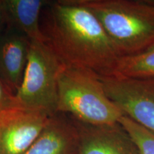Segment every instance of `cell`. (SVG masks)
Here are the masks:
<instances>
[{
    "label": "cell",
    "mask_w": 154,
    "mask_h": 154,
    "mask_svg": "<svg viewBox=\"0 0 154 154\" xmlns=\"http://www.w3.org/2000/svg\"><path fill=\"white\" fill-rule=\"evenodd\" d=\"M100 79L108 96L124 114L154 133V79L115 76H100Z\"/></svg>",
    "instance_id": "obj_5"
},
{
    "label": "cell",
    "mask_w": 154,
    "mask_h": 154,
    "mask_svg": "<svg viewBox=\"0 0 154 154\" xmlns=\"http://www.w3.org/2000/svg\"><path fill=\"white\" fill-rule=\"evenodd\" d=\"M89 9L119 57L136 54L154 43V4L136 0H74Z\"/></svg>",
    "instance_id": "obj_2"
},
{
    "label": "cell",
    "mask_w": 154,
    "mask_h": 154,
    "mask_svg": "<svg viewBox=\"0 0 154 154\" xmlns=\"http://www.w3.org/2000/svg\"><path fill=\"white\" fill-rule=\"evenodd\" d=\"M2 24V18H1V15H0V26H1V24Z\"/></svg>",
    "instance_id": "obj_14"
},
{
    "label": "cell",
    "mask_w": 154,
    "mask_h": 154,
    "mask_svg": "<svg viewBox=\"0 0 154 154\" xmlns=\"http://www.w3.org/2000/svg\"><path fill=\"white\" fill-rule=\"evenodd\" d=\"M15 104L14 96L9 91L0 77V111Z\"/></svg>",
    "instance_id": "obj_13"
},
{
    "label": "cell",
    "mask_w": 154,
    "mask_h": 154,
    "mask_svg": "<svg viewBox=\"0 0 154 154\" xmlns=\"http://www.w3.org/2000/svg\"><path fill=\"white\" fill-rule=\"evenodd\" d=\"M79 143L78 126L57 113L23 154H77Z\"/></svg>",
    "instance_id": "obj_8"
},
{
    "label": "cell",
    "mask_w": 154,
    "mask_h": 154,
    "mask_svg": "<svg viewBox=\"0 0 154 154\" xmlns=\"http://www.w3.org/2000/svg\"><path fill=\"white\" fill-rule=\"evenodd\" d=\"M119 123L129 135L140 154H154L153 132L125 115L121 117Z\"/></svg>",
    "instance_id": "obj_12"
},
{
    "label": "cell",
    "mask_w": 154,
    "mask_h": 154,
    "mask_svg": "<svg viewBox=\"0 0 154 154\" xmlns=\"http://www.w3.org/2000/svg\"><path fill=\"white\" fill-rule=\"evenodd\" d=\"M29 47V40L19 32L8 34L0 38V77L14 96L22 84Z\"/></svg>",
    "instance_id": "obj_10"
},
{
    "label": "cell",
    "mask_w": 154,
    "mask_h": 154,
    "mask_svg": "<svg viewBox=\"0 0 154 154\" xmlns=\"http://www.w3.org/2000/svg\"><path fill=\"white\" fill-rule=\"evenodd\" d=\"M80 143L77 154H140L120 124L94 126L78 122Z\"/></svg>",
    "instance_id": "obj_7"
},
{
    "label": "cell",
    "mask_w": 154,
    "mask_h": 154,
    "mask_svg": "<svg viewBox=\"0 0 154 154\" xmlns=\"http://www.w3.org/2000/svg\"><path fill=\"white\" fill-rule=\"evenodd\" d=\"M47 43L63 64L112 74L120 58L93 13L74 0L51 4Z\"/></svg>",
    "instance_id": "obj_1"
},
{
    "label": "cell",
    "mask_w": 154,
    "mask_h": 154,
    "mask_svg": "<svg viewBox=\"0 0 154 154\" xmlns=\"http://www.w3.org/2000/svg\"><path fill=\"white\" fill-rule=\"evenodd\" d=\"M47 3L43 0H0L2 23L14 28L29 42H47L39 26L40 12Z\"/></svg>",
    "instance_id": "obj_9"
},
{
    "label": "cell",
    "mask_w": 154,
    "mask_h": 154,
    "mask_svg": "<svg viewBox=\"0 0 154 154\" xmlns=\"http://www.w3.org/2000/svg\"><path fill=\"white\" fill-rule=\"evenodd\" d=\"M57 112L68 113L79 123L94 126L118 124L124 116L108 96L99 74L65 64L58 76Z\"/></svg>",
    "instance_id": "obj_3"
},
{
    "label": "cell",
    "mask_w": 154,
    "mask_h": 154,
    "mask_svg": "<svg viewBox=\"0 0 154 154\" xmlns=\"http://www.w3.org/2000/svg\"><path fill=\"white\" fill-rule=\"evenodd\" d=\"M64 66L47 42H29L27 63L14 95L16 104L57 113V80Z\"/></svg>",
    "instance_id": "obj_4"
},
{
    "label": "cell",
    "mask_w": 154,
    "mask_h": 154,
    "mask_svg": "<svg viewBox=\"0 0 154 154\" xmlns=\"http://www.w3.org/2000/svg\"><path fill=\"white\" fill-rule=\"evenodd\" d=\"M51 116L17 104L0 111V154H23L39 136Z\"/></svg>",
    "instance_id": "obj_6"
},
{
    "label": "cell",
    "mask_w": 154,
    "mask_h": 154,
    "mask_svg": "<svg viewBox=\"0 0 154 154\" xmlns=\"http://www.w3.org/2000/svg\"><path fill=\"white\" fill-rule=\"evenodd\" d=\"M111 76L139 79H154V43L139 53L119 58Z\"/></svg>",
    "instance_id": "obj_11"
}]
</instances>
